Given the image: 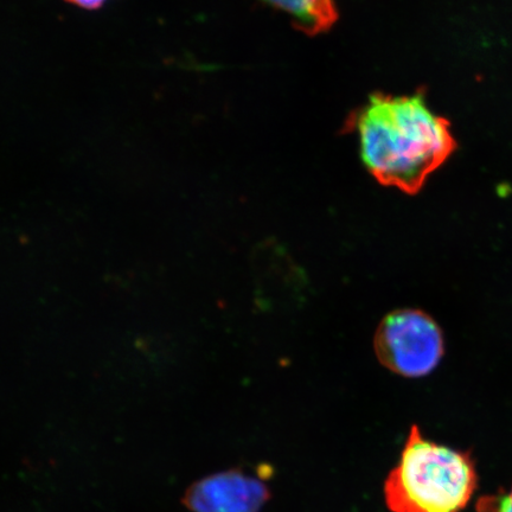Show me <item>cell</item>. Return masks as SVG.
<instances>
[{"label": "cell", "mask_w": 512, "mask_h": 512, "mask_svg": "<svg viewBox=\"0 0 512 512\" xmlns=\"http://www.w3.org/2000/svg\"><path fill=\"white\" fill-rule=\"evenodd\" d=\"M350 124L370 174L406 194L420 191L456 149L450 124L420 94L370 95Z\"/></svg>", "instance_id": "6da1fadb"}, {"label": "cell", "mask_w": 512, "mask_h": 512, "mask_svg": "<svg viewBox=\"0 0 512 512\" xmlns=\"http://www.w3.org/2000/svg\"><path fill=\"white\" fill-rule=\"evenodd\" d=\"M477 486L469 456L422 438L414 426L398 466L384 484L392 512H458Z\"/></svg>", "instance_id": "7a4b0ae2"}, {"label": "cell", "mask_w": 512, "mask_h": 512, "mask_svg": "<svg viewBox=\"0 0 512 512\" xmlns=\"http://www.w3.org/2000/svg\"><path fill=\"white\" fill-rule=\"evenodd\" d=\"M375 351L384 367L416 379L438 367L444 355V338L439 325L425 312L399 310L382 320Z\"/></svg>", "instance_id": "3957f363"}, {"label": "cell", "mask_w": 512, "mask_h": 512, "mask_svg": "<svg viewBox=\"0 0 512 512\" xmlns=\"http://www.w3.org/2000/svg\"><path fill=\"white\" fill-rule=\"evenodd\" d=\"M270 497L261 479L232 470L192 485L185 504L194 512H259Z\"/></svg>", "instance_id": "277c9868"}, {"label": "cell", "mask_w": 512, "mask_h": 512, "mask_svg": "<svg viewBox=\"0 0 512 512\" xmlns=\"http://www.w3.org/2000/svg\"><path fill=\"white\" fill-rule=\"evenodd\" d=\"M283 12L294 27L310 36L330 30L337 22L336 0H261Z\"/></svg>", "instance_id": "5b68a950"}, {"label": "cell", "mask_w": 512, "mask_h": 512, "mask_svg": "<svg viewBox=\"0 0 512 512\" xmlns=\"http://www.w3.org/2000/svg\"><path fill=\"white\" fill-rule=\"evenodd\" d=\"M67 3L86 10H98L104 6L107 0H66Z\"/></svg>", "instance_id": "8992f818"}, {"label": "cell", "mask_w": 512, "mask_h": 512, "mask_svg": "<svg viewBox=\"0 0 512 512\" xmlns=\"http://www.w3.org/2000/svg\"><path fill=\"white\" fill-rule=\"evenodd\" d=\"M495 502L496 503H495L494 509H489V510H485V511L486 512H488V511L512 512V490H511L510 494L497 499V501H495Z\"/></svg>", "instance_id": "52a82bcc"}]
</instances>
